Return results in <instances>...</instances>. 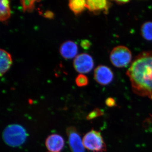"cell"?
Returning a JSON list of instances; mask_svg holds the SVG:
<instances>
[{
  "instance_id": "cell-1",
  "label": "cell",
  "mask_w": 152,
  "mask_h": 152,
  "mask_svg": "<svg viewBox=\"0 0 152 152\" xmlns=\"http://www.w3.org/2000/svg\"><path fill=\"white\" fill-rule=\"evenodd\" d=\"M126 75L135 94L152 100V51H144L137 55Z\"/></svg>"
},
{
  "instance_id": "cell-2",
  "label": "cell",
  "mask_w": 152,
  "mask_h": 152,
  "mask_svg": "<svg viewBox=\"0 0 152 152\" xmlns=\"http://www.w3.org/2000/svg\"><path fill=\"white\" fill-rule=\"evenodd\" d=\"M27 137L26 129L21 125H9L3 132L4 142L8 145L18 147L24 144Z\"/></svg>"
},
{
  "instance_id": "cell-3",
  "label": "cell",
  "mask_w": 152,
  "mask_h": 152,
  "mask_svg": "<svg viewBox=\"0 0 152 152\" xmlns=\"http://www.w3.org/2000/svg\"><path fill=\"white\" fill-rule=\"evenodd\" d=\"M110 58L114 66L119 68L124 67L132 61V52L126 47L118 46L114 48L111 52Z\"/></svg>"
},
{
  "instance_id": "cell-4",
  "label": "cell",
  "mask_w": 152,
  "mask_h": 152,
  "mask_svg": "<svg viewBox=\"0 0 152 152\" xmlns=\"http://www.w3.org/2000/svg\"><path fill=\"white\" fill-rule=\"evenodd\" d=\"M85 148L94 152H103L107 150L106 145L101 133L93 129L87 133L83 139Z\"/></svg>"
},
{
  "instance_id": "cell-5",
  "label": "cell",
  "mask_w": 152,
  "mask_h": 152,
  "mask_svg": "<svg viewBox=\"0 0 152 152\" xmlns=\"http://www.w3.org/2000/svg\"><path fill=\"white\" fill-rule=\"evenodd\" d=\"M73 65L75 69L78 72L88 73L94 68V60L92 57L88 54H80L75 58Z\"/></svg>"
},
{
  "instance_id": "cell-6",
  "label": "cell",
  "mask_w": 152,
  "mask_h": 152,
  "mask_svg": "<svg viewBox=\"0 0 152 152\" xmlns=\"http://www.w3.org/2000/svg\"><path fill=\"white\" fill-rule=\"evenodd\" d=\"M94 77L98 83L102 86L107 85L111 83L114 78L113 71L106 66L100 65L95 69Z\"/></svg>"
},
{
  "instance_id": "cell-7",
  "label": "cell",
  "mask_w": 152,
  "mask_h": 152,
  "mask_svg": "<svg viewBox=\"0 0 152 152\" xmlns=\"http://www.w3.org/2000/svg\"><path fill=\"white\" fill-rule=\"evenodd\" d=\"M69 142L72 152H85L83 141L78 133L74 129L68 130Z\"/></svg>"
},
{
  "instance_id": "cell-8",
  "label": "cell",
  "mask_w": 152,
  "mask_h": 152,
  "mask_svg": "<svg viewBox=\"0 0 152 152\" xmlns=\"http://www.w3.org/2000/svg\"><path fill=\"white\" fill-rule=\"evenodd\" d=\"M65 142L60 135L54 134L48 137L46 141V146L50 152H60L64 146Z\"/></svg>"
},
{
  "instance_id": "cell-9",
  "label": "cell",
  "mask_w": 152,
  "mask_h": 152,
  "mask_svg": "<svg viewBox=\"0 0 152 152\" xmlns=\"http://www.w3.org/2000/svg\"><path fill=\"white\" fill-rule=\"evenodd\" d=\"M77 45L72 41H67L63 43L60 48V53L62 56L66 59L76 57L78 53Z\"/></svg>"
},
{
  "instance_id": "cell-10",
  "label": "cell",
  "mask_w": 152,
  "mask_h": 152,
  "mask_svg": "<svg viewBox=\"0 0 152 152\" xmlns=\"http://www.w3.org/2000/svg\"><path fill=\"white\" fill-rule=\"evenodd\" d=\"M110 7V3L106 0H88L86 1V8L92 12L104 11L107 12Z\"/></svg>"
},
{
  "instance_id": "cell-11",
  "label": "cell",
  "mask_w": 152,
  "mask_h": 152,
  "mask_svg": "<svg viewBox=\"0 0 152 152\" xmlns=\"http://www.w3.org/2000/svg\"><path fill=\"white\" fill-rule=\"evenodd\" d=\"M0 75L1 77L10 68L12 60L10 54L3 49L0 50Z\"/></svg>"
},
{
  "instance_id": "cell-12",
  "label": "cell",
  "mask_w": 152,
  "mask_h": 152,
  "mask_svg": "<svg viewBox=\"0 0 152 152\" xmlns=\"http://www.w3.org/2000/svg\"><path fill=\"white\" fill-rule=\"evenodd\" d=\"M69 6L71 10L75 14L81 13L86 8V1L84 0H71Z\"/></svg>"
},
{
  "instance_id": "cell-13",
  "label": "cell",
  "mask_w": 152,
  "mask_h": 152,
  "mask_svg": "<svg viewBox=\"0 0 152 152\" xmlns=\"http://www.w3.org/2000/svg\"><path fill=\"white\" fill-rule=\"evenodd\" d=\"M10 1L7 0L1 1L0 7V20L4 22L10 17Z\"/></svg>"
},
{
  "instance_id": "cell-14",
  "label": "cell",
  "mask_w": 152,
  "mask_h": 152,
  "mask_svg": "<svg viewBox=\"0 0 152 152\" xmlns=\"http://www.w3.org/2000/svg\"><path fill=\"white\" fill-rule=\"evenodd\" d=\"M141 34L145 39L152 41V22H145L141 28Z\"/></svg>"
},
{
  "instance_id": "cell-15",
  "label": "cell",
  "mask_w": 152,
  "mask_h": 152,
  "mask_svg": "<svg viewBox=\"0 0 152 152\" xmlns=\"http://www.w3.org/2000/svg\"><path fill=\"white\" fill-rule=\"evenodd\" d=\"M36 1H28V0H23L21 1L23 10L24 12L27 11L28 12H32L34 10L35 7V2Z\"/></svg>"
},
{
  "instance_id": "cell-16",
  "label": "cell",
  "mask_w": 152,
  "mask_h": 152,
  "mask_svg": "<svg viewBox=\"0 0 152 152\" xmlns=\"http://www.w3.org/2000/svg\"><path fill=\"white\" fill-rule=\"evenodd\" d=\"M76 83L79 87H83L87 86L88 83V80L85 75L80 74L76 78Z\"/></svg>"
},
{
  "instance_id": "cell-17",
  "label": "cell",
  "mask_w": 152,
  "mask_h": 152,
  "mask_svg": "<svg viewBox=\"0 0 152 152\" xmlns=\"http://www.w3.org/2000/svg\"><path fill=\"white\" fill-rule=\"evenodd\" d=\"M103 114V112L102 111V110H100L99 109H96L91 113H90L88 116V118L89 119H91L100 116L102 115Z\"/></svg>"
},
{
  "instance_id": "cell-18",
  "label": "cell",
  "mask_w": 152,
  "mask_h": 152,
  "mask_svg": "<svg viewBox=\"0 0 152 152\" xmlns=\"http://www.w3.org/2000/svg\"><path fill=\"white\" fill-rule=\"evenodd\" d=\"M105 104L107 106L110 107L117 106L116 103L115 99L112 97L107 98L105 101Z\"/></svg>"
},
{
  "instance_id": "cell-19",
  "label": "cell",
  "mask_w": 152,
  "mask_h": 152,
  "mask_svg": "<svg viewBox=\"0 0 152 152\" xmlns=\"http://www.w3.org/2000/svg\"><path fill=\"white\" fill-rule=\"evenodd\" d=\"M80 45L81 46L83 49L85 50H88L91 47V43L88 40L83 39L82 40L81 42Z\"/></svg>"
},
{
  "instance_id": "cell-20",
  "label": "cell",
  "mask_w": 152,
  "mask_h": 152,
  "mask_svg": "<svg viewBox=\"0 0 152 152\" xmlns=\"http://www.w3.org/2000/svg\"><path fill=\"white\" fill-rule=\"evenodd\" d=\"M44 17L46 18L52 19L54 17V14L52 11L47 10L44 13Z\"/></svg>"
},
{
  "instance_id": "cell-21",
  "label": "cell",
  "mask_w": 152,
  "mask_h": 152,
  "mask_svg": "<svg viewBox=\"0 0 152 152\" xmlns=\"http://www.w3.org/2000/svg\"><path fill=\"white\" fill-rule=\"evenodd\" d=\"M129 1H124V0H122V1H120V0L118 1H118H115V2L118 5H121L127 4V3H129Z\"/></svg>"
}]
</instances>
